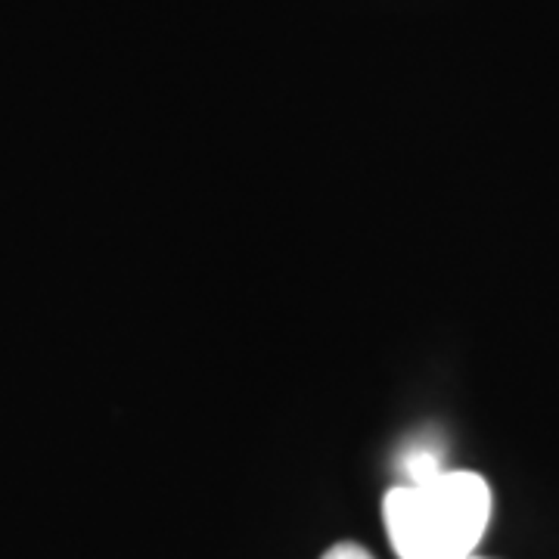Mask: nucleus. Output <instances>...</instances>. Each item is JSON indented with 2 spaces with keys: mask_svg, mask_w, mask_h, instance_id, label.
Masks as SVG:
<instances>
[{
  "mask_svg": "<svg viewBox=\"0 0 559 559\" xmlns=\"http://www.w3.org/2000/svg\"><path fill=\"white\" fill-rule=\"evenodd\" d=\"M401 473H404L401 485H417V481H426L432 479V476H439V473H444V463H441V454L436 448L417 444V448H411L401 457Z\"/></svg>",
  "mask_w": 559,
  "mask_h": 559,
  "instance_id": "nucleus-2",
  "label": "nucleus"
},
{
  "mask_svg": "<svg viewBox=\"0 0 559 559\" xmlns=\"http://www.w3.org/2000/svg\"><path fill=\"white\" fill-rule=\"evenodd\" d=\"M320 559H373V557H370L360 544H352V540H348V544H336V547H330V550H326Z\"/></svg>",
  "mask_w": 559,
  "mask_h": 559,
  "instance_id": "nucleus-3",
  "label": "nucleus"
},
{
  "mask_svg": "<svg viewBox=\"0 0 559 559\" xmlns=\"http://www.w3.org/2000/svg\"><path fill=\"white\" fill-rule=\"evenodd\" d=\"M473 559H479V557H473Z\"/></svg>",
  "mask_w": 559,
  "mask_h": 559,
  "instance_id": "nucleus-4",
  "label": "nucleus"
},
{
  "mask_svg": "<svg viewBox=\"0 0 559 559\" xmlns=\"http://www.w3.org/2000/svg\"><path fill=\"white\" fill-rule=\"evenodd\" d=\"M491 503L479 473L444 469L417 485H395L382 500V522L401 559H473Z\"/></svg>",
  "mask_w": 559,
  "mask_h": 559,
  "instance_id": "nucleus-1",
  "label": "nucleus"
}]
</instances>
